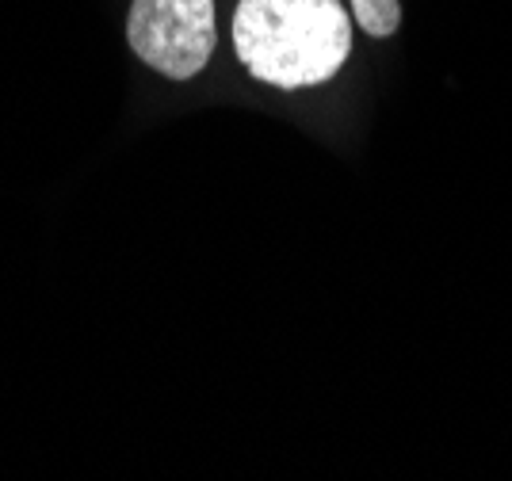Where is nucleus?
Instances as JSON below:
<instances>
[{
	"instance_id": "2",
	"label": "nucleus",
	"mask_w": 512,
	"mask_h": 481,
	"mask_svg": "<svg viewBox=\"0 0 512 481\" xmlns=\"http://www.w3.org/2000/svg\"><path fill=\"white\" fill-rule=\"evenodd\" d=\"M127 42L134 58L169 81L199 77L214 54V0H130Z\"/></svg>"
},
{
	"instance_id": "1",
	"label": "nucleus",
	"mask_w": 512,
	"mask_h": 481,
	"mask_svg": "<svg viewBox=\"0 0 512 481\" xmlns=\"http://www.w3.org/2000/svg\"><path fill=\"white\" fill-rule=\"evenodd\" d=\"M234 50L249 77L272 88H314L341 73L352 23L341 0H241Z\"/></svg>"
},
{
	"instance_id": "3",
	"label": "nucleus",
	"mask_w": 512,
	"mask_h": 481,
	"mask_svg": "<svg viewBox=\"0 0 512 481\" xmlns=\"http://www.w3.org/2000/svg\"><path fill=\"white\" fill-rule=\"evenodd\" d=\"M348 4L371 39H390L402 23V0H348Z\"/></svg>"
}]
</instances>
